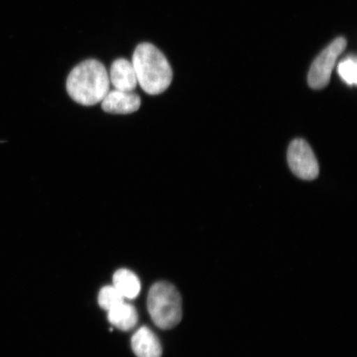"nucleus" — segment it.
I'll list each match as a JSON object with an SVG mask.
<instances>
[{"mask_svg": "<svg viewBox=\"0 0 357 357\" xmlns=\"http://www.w3.org/2000/svg\"><path fill=\"white\" fill-rule=\"evenodd\" d=\"M110 86L105 66L95 59L84 61L75 66L66 80V91L71 99L84 106L101 102Z\"/></svg>", "mask_w": 357, "mask_h": 357, "instance_id": "1", "label": "nucleus"}, {"mask_svg": "<svg viewBox=\"0 0 357 357\" xmlns=\"http://www.w3.org/2000/svg\"><path fill=\"white\" fill-rule=\"evenodd\" d=\"M131 62L137 84L149 95H160L171 86L173 77L171 65L154 45L149 43L138 45Z\"/></svg>", "mask_w": 357, "mask_h": 357, "instance_id": "2", "label": "nucleus"}, {"mask_svg": "<svg viewBox=\"0 0 357 357\" xmlns=\"http://www.w3.org/2000/svg\"><path fill=\"white\" fill-rule=\"evenodd\" d=\"M147 309L154 324L162 329H172L181 323L182 300L176 287L160 281L151 287L147 296Z\"/></svg>", "mask_w": 357, "mask_h": 357, "instance_id": "3", "label": "nucleus"}, {"mask_svg": "<svg viewBox=\"0 0 357 357\" xmlns=\"http://www.w3.org/2000/svg\"><path fill=\"white\" fill-rule=\"evenodd\" d=\"M347 47L345 38H337L316 58L310 67L307 82L314 89L328 86L335 65Z\"/></svg>", "mask_w": 357, "mask_h": 357, "instance_id": "4", "label": "nucleus"}, {"mask_svg": "<svg viewBox=\"0 0 357 357\" xmlns=\"http://www.w3.org/2000/svg\"><path fill=\"white\" fill-rule=\"evenodd\" d=\"M287 158L289 168L298 178L312 181L318 177V160L310 146L305 141L294 140L289 147Z\"/></svg>", "mask_w": 357, "mask_h": 357, "instance_id": "5", "label": "nucleus"}, {"mask_svg": "<svg viewBox=\"0 0 357 357\" xmlns=\"http://www.w3.org/2000/svg\"><path fill=\"white\" fill-rule=\"evenodd\" d=\"M102 110L106 113L129 114L139 109L141 98L134 92L118 91L114 89L107 93L101 102Z\"/></svg>", "mask_w": 357, "mask_h": 357, "instance_id": "6", "label": "nucleus"}, {"mask_svg": "<svg viewBox=\"0 0 357 357\" xmlns=\"http://www.w3.org/2000/svg\"><path fill=\"white\" fill-rule=\"evenodd\" d=\"M109 77L110 84L118 91L133 92L138 84L132 62L124 58H119L113 62Z\"/></svg>", "mask_w": 357, "mask_h": 357, "instance_id": "7", "label": "nucleus"}, {"mask_svg": "<svg viewBox=\"0 0 357 357\" xmlns=\"http://www.w3.org/2000/svg\"><path fill=\"white\" fill-rule=\"evenodd\" d=\"M132 348L137 357H162V347L149 328L142 327L132 337Z\"/></svg>", "mask_w": 357, "mask_h": 357, "instance_id": "8", "label": "nucleus"}, {"mask_svg": "<svg viewBox=\"0 0 357 357\" xmlns=\"http://www.w3.org/2000/svg\"><path fill=\"white\" fill-rule=\"evenodd\" d=\"M114 287L125 298L132 300L137 297L141 290V283L132 271L120 269L115 272L113 278Z\"/></svg>", "mask_w": 357, "mask_h": 357, "instance_id": "9", "label": "nucleus"}, {"mask_svg": "<svg viewBox=\"0 0 357 357\" xmlns=\"http://www.w3.org/2000/svg\"><path fill=\"white\" fill-rule=\"evenodd\" d=\"M108 317L109 322L123 331H128L135 327L138 321L135 307L125 302L109 310Z\"/></svg>", "mask_w": 357, "mask_h": 357, "instance_id": "10", "label": "nucleus"}, {"mask_svg": "<svg viewBox=\"0 0 357 357\" xmlns=\"http://www.w3.org/2000/svg\"><path fill=\"white\" fill-rule=\"evenodd\" d=\"M98 301L102 310L109 312L124 303V298L113 285L105 287L100 290Z\"/></svg>", "mask_w": 357, "mask_h": 357, "instance_id": "11", "label": "nucleus"}, {"mask_svg": "<svg viewBox=\"0 0 357 357\" xmlns=\"http://www.w3.org/2000/svg\"><path fill=\"white\" fill-rule=\"evenodd\" d=\"M337 73L348 86H356L357 82V65L356 58L349 56L338 64Z\"/></svg>", "mask_w": 357, "mask_h": 357, "instance_id": "12", "label": "nucleus"}]
</instances>
